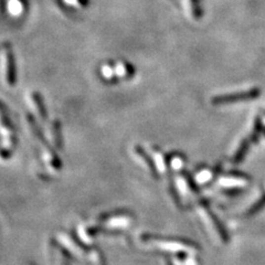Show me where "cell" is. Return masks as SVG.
<instances>
[{
    "label": "cell",
    "instance_id": "1",
    "mask_svg": "<svg viewBox=\"0 0 265 265\" xmlns=\"http://www.w3.org/2000/svg\"><path fill=\"white\" fill-rule=\"evenodd\" d=\"M260 95H261V90H260L259 87H254V88H252V90H250V91L231 93V94L217 95L211 100V103L213 105H223V104L238 103V102L257 100Z\"/></svg>",
    "mask_w": 265,
    "mask_h": 265
},
{
    "label": "cell",
    "instance_id": "2",
    "mask_svg": "<svg viewBox=\"0 0 265 265\" xmlns=\"http://www.w3.org/2000/svg\"><path fill=\"white\" fill-rule=\"evenodd\" d=\"M133 154L136 157V159L148 170V173L154 178L158 179V169L154 158L150 156V154L141 145H135L133 147Z\"/></svg>",
    "mask_w": 265,
    "mask_h": 265
},
{
    "label": "cell",
    "instance_id": "3",
    "mask_svg": "<svg viewBox=\"0 0 265 265\" xmlns=\"http://www.w3.org/2000/svg\"><path fill=\"white\" fill-rule=\"evenodd\" d=\"M4 78L10 86L15 85L17 82L15 55L8 45L4 46Z\"/></svg>",
    "mask_w": 265,
    "mask_h": 265
},
{
    "label": "cell",
    "instance_id": "4",
    "mask_svg": "<svg viewBox=\"0 0 265 265\" xmlns=\"http://www.w3.org/2000/svg\"><path fill=\"white\" fill-rule=\"evenodd\" d=\"M114 71L117 82L131 80L132 77H134L135 73H136L134 66H132V64L128 63L127 61L114 62Z\"/></svg>",
    "mask_w": 265,
    "mask_h": 265
},
{
    "label": "cell",
    "instance_id": "5",
    "mask_svg": "<svg viewBox=\"0 0 265 265\" xmlns=\"http://www.w3.org/2000/svg\"><path fill=\"white\" fill-rule=\"evenodd\" d=\"M43 148V157L46 165L49 166V168L53 171H60L62 169V162L60 160L59 156L55 154V151L52 147L50 146L49 143L42 144Z\"/></svg>",
    "mask_w": 265,
    "mask_h": 265
},
{
    "label": "cell",
    "instance_id": "6",
    "mask_svg": "<svg viewBox=\"0 0 265 265\" xmlns=\"http://www.w3.org/2000/svg\"><path fill=\"white\" fill-rule=\"evenodd\" d=\"M49 136L51 143L53 144L57 150H61V148H63L62 126L59 119H54L51 122L49 126Z\"/></svg>",
    "mask_w": 265,
    "mask_h": 265
},
{
    "label": "cell",
    "instance_id": "7",
    "mask_svg": "<svg viewBox=\"0 0 265 265\" xmlns=\"http://www.w3.org/2000/svg\"><path fill=\"white\" fill-rule=\"evenodd\" d=\"M30 101L32 108L36 111L37 116H38L40 120L44 122V120L48 118V112H46L42 96H41L39 92H32L30 94Z\"/></svg>",
    "mask_w": 265,
    "mask_h": 265
},
{
    "label": "cell",
    "instance_id": "8",
    "mask_svg": "<svg viewBox=\"0 0 265 265\" xmlns=\"http://www.w3.org/2000/svg\"><path fill=\"white\" fill-rule=\"evenodd\" d=\"M6 3L9 15L15 18H19L22 15H25L28 9V3L26 0H7Z\"/></svg>",
    "mask_w": 265,
    "mask_h": 265
},
{
    "label": "cell",
    "instance_id": "9",
    "mask_svg": "<svg viewBox=\"0 0 265 265\" xmlns=\"http://www.w3.org/2000/svg\"><path fill=\"white\" fill-rule=\"evenodd\" d=\"M251 144H252V142H251L250 137L243 139L242 143H241V145L238 148V151H236V152L233 156V160L232 161H233L234 164H241V162L244 160V158L249 151Z\"/></svg>",
    "mask_w": 265,
    "mask_h": 265
},
{
    "label": "cell",
    "instance_id": "10",
    "mask_svg": "<svg viewBox=\"0 0 265 265\" xmlns=\"http://www.w3.org/2000/svg\"><path fill=\"white\" fill-rule=\"evenodd\" d=\"M101 76L104 78V81L109 83H116L115 71H114V62H106L101 67Z\"/></svg>",
    "mask_w": 265,
    "mask_h": 265
},
{
    "label": "cell",
    "instance_id": "11",
    "mask_svg": "<svg viewBox=\"0 0 265 265\" xmlns=\"http://www.w3.org/2000/svg\"><path fill=\"white\" fill-rule=\"evenodd\" d=\"M263 133V123H262V118L258 116L257 118L254 120V126H253V131L252 134H251L250 139L252 144H258L260 141V137Z\"/></svg>",
    "mask_w": 265,
    "mask_h": 265
},
{
    "label": "cell",
    "instance_id": "12",
    "mask_svg": "<svg viewBox=\"0 0 265 265\" xmlns=\"http://www.w3.org/2000/svg\"><path fill=\"white\" fill-rule=\"evenodd\" d=\"M63 3H66L68 7L74 9H84L90 6V0H62Z\"/></svg>",
    "mask_w": 265,
    "mask_h": 265
},
{
    "label": "cell",
    "instance_id": "13",
    "mask_svg": "<svg viewBox=\"0 0 265 265\" xmlns=\"http://www.w3.org/2000/svg\"><path fill=\"white\" fill-rule=\"evenodd\" d=\"M190 4H191V10H192V16L194 19L199 20L200 18L202 17V9L201 4H200V0H190Z\"/></svg>",
    "mask_w": 265,
    "mask_h": 265
},
{
    "label": "cell",
    "instance_id": "14",
    "mask_svg": "<svg viewBox=\"0 0 265 265\" xmlns=\"http://www.w3.org/2000/svg\"><path fill=\"white\" fill-rule=\"evenodd\" d=\"M265 207V193L263 194V197L259 200L258 203H255L254 206L250 209V211L248 215L251 216V215H254V213H257L259 210H261V209Z\"/></svg>",
    "mask_w": 265,
    "mask_h": 265
},
{
    "label": "cell",
    "instance_id": "15",
    "mask_svg": "<svg viewBox=\"0 0 265 265\" xmlns=\"http://www.w3.org/2000/svg\"><path fill=\"white\" fill-rule=\"evenodd\" d=\"M229 176L233 177V178H240V179H244V180H249L250 177L246 176L245 174L241 173V171H230Z\"/></svg>",
    "mask_w": 265,
    "mask_h": 265
},
{
    "label": "cell",
    "instance_id": "16",
    "mask_svg": "<svg viewBox=\"0 0 265 265\" xmlns=\"http://www.w3.org/2000/svg\"><path fill=\"white\" fill-rule=\"evenodd\" d=\"M263 134H264V136H265V129H263Z\"/></svg>",
    "mask_w": 265,
    "mask_h": 265
}]
</instances>
